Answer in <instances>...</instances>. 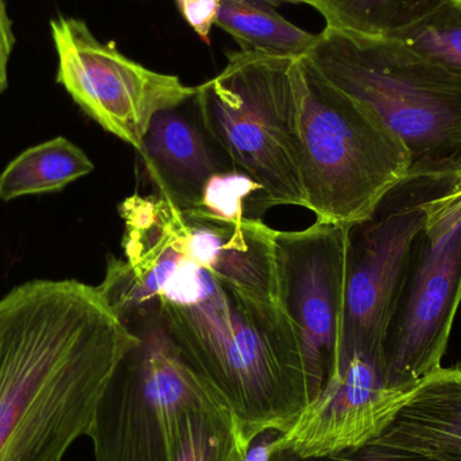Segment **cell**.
I'll return each instance as SVG.
<instances>
[{"label": "cell", "mask_w": 461, "mask_h": 461, "mask_svg": "<svg viewBox=\"0 0 461 461\" xmlns=\"http://www.w3.org/2000/svg\"><path fill=\"white\" fill-rule=\"evenodd\" d=\"M186 23L203 42L211 45V32L218 21L221 0H176Z\"/></svg>", "instance_id": "22"}, {"label": "cell", "mask_w": 461, "mask_h": 461, "mask_svg": "<svg viewBox=\"0 0 461 461\" xmlns=\"http://www.w3.org/2000/svg\"><path fill=\"white\" fill-rule=\"evenodd\" d=\"M441 0H309L325 27L363 35L394 34L427 15Z\"/></svg>", "instance_id": "17"}, {"label": "cell", "mask_w": 461, "mask_h": 461, "mask_svg": "<svg viewBox=\"0 0 461 461\" xmlns=\"http://www.w3.org/2000/svg\"><path fill=\"white\" fill-rule=\"evenodd\" d=\"M267 461H425L411 455L395 451L390 447L384 446L378 441H373L368 446L357 449V451L344 452L338 456L312 457L303 459L289 449H274Z\"/></svg>", "instance_id": "21"}, {"label": "cell", "mask_w": 461, "mask_h": 461, "mask_svg": "<svg viewBox=\"0 0 461 461\" xmlns=\"http://www.w3.org/2000/svg\"><path fill=\"white\" fill-rule=\"evenodd\" d=\"M425 202L394 204L389 196L373 218L349 229L346 321L336 370L354 354L384 370V340L414 240L427 223Z\"/></svg>", "instance_id": "10"}, {"label": "cell", "mask_w": 461, "mask_h": 461, "mask_svg": "<svg viewBox=\"0 0 461 461\" xmlns=\"http://www.w3.org/2000/svg\"><path fill=\"white\" fill-rule=\"evenodd\" d=\"M300 59L252 50L227 53V65L197 86L203 129L232 169L259 184L258 210L306 208L298 156Z\"/></svg>", "instance_id": "5"}, {"label": "cell", "mask_w": 461, "mask_h": 461, "mask_svg": "<svg viewBox=\"0 0 461 461\" xmlns=\"http://www.w3.org/2000/svg\"><path fill=\"white\" fill-rule=\"evenodd\" d=\"M447 197H448V196H447ZM456 199H461V197H456Z\"/></svg>", "instance_id": "27"}, {"label": "cell", "mask_w": 461, "mask_h": 461, "mask_svg": "<svg viewBox=\"0 0 461 461\" xmlns=\"http://www.w3.org/2000/svg\"><path fill=\"white\" fill-rule=\"evenodd\" d=\"M137 153L154 194L181 212L197 210L208 181L227 169L219 164L202 130L176 110L154 118Z\"/></svg>", "instance_id": "14"}, {"label": "cell", "mask_w": 461, "mask_h": 461, "mask_svg": "<svg viewBox=\"0 0 461 461\" xmlns=\"http://www.w3.org/2000/svg\"><path fill=\"white\" fill-rule=\"evenodd\" d=\"M425 207L384 347L387 386L402 392L441 367L461 303V199Z\"/></svg>", "instance_id": "7"}, {"label": "cell", "mask_w": 461, "mask_h": 461, "mask_svg": "<svg viewBox=\"0 0 461 461\" xmlns=\"http://www.w3.org/2000/svg\"><path fill=\"white\" fill-rule=\"evenodd\" d=\"M247 448L232 411L219 403L186 417L172 461H241Z\"/></svg>", "instance_id": "18"}, {"label": "cell", "mask_w": 461, "mask_h": 461, "mask_svg": "<svg viewBox=\"0 0 461 461\" xmlns=\"http://www.w3.org/2000/svg\"><path fill=\"white\" fill-rule=\"evenodd\" d=\"M260 2L267 3L270 5H285V3H290V5H308L309 0H260Z\"/></svg>", "instance_id": "26"}, {"label": "cell", "mask_w": 461, "mask_h": 461, "mask_svg": "<svg viewBox=\"0 0 461 461\" xmlns=\"http://www.w3.org/2000/svg\"><path fill=\"white\" fill-rule=\"evenodd\" d=\"M15 42L13 21L8 13V0H0V96L8 86V68Z\"/></svg>", "instance_id": "23"}, {"label": "cell", "mask_w": 461, "mask_h": 461, "mask_svg": "<svg viewBox=\"0 0 461 461\" xmlns=\"http://www.w3.org/2000/svg\"><path fill=\"white\" fill-rule=\"evenodd\" d=\"M276 232L259 219L224 221L180 211L176 247L189 262L240 292L279 301Z\"/></svg>", "instance_id": "12"}, {"label": "cell", "mask_w": 461, "mask_h": 461, "mask_svg": "<svg viewBox=\"0 0 461 461\" xmlns=\"http://www.w3.org/2000/svg\"><path fill=\"white\" fill-rule=\"evenodd\" d=\"M216 24L240 45V50L270 56L303 59L319 40V34L295 26L260 0H221Z\"/></svg>", "instance_id": "16"}, {"label": "cell", "mask_w": 461, "mask_h": 461, "mask_svg": "<svg viewBox=\"0 0 461 461\" xmlns=\"http://www.w3.org/2000/svg\"><path fill=\"white\" fill-rule=\"evenodd\" d=\"M86 151L57 137L22 151L0 173V200L53 194L94 172Z\"/></svg>", "instance_id": "15"}, {"label": "cell", "mask_w": 461, "mask_h": 461, "mask_svg": "<svg viewBox=\"0 0 461 461\" xmlns=\"http://www.w3.org/2000/svg\"><path fill=\"white\" fill-rule=\"evenodd\" d=\"M375 441L425 461H461V367H440L406 390Z\"/></svg>", "instance_id": "13"}, {"label": "cell", "mask_w": 461, "mask_h": 461, "mask_svg": "<svg viewBox=\"0 0 461 461\" xmlns=\"http://www.w3.org/2000/svg\"><path fill=\"white\" fill-rule=\"evenodd\" d=\"M156 311L189 368L229 406L247 446L286 433L311 403L300 332L281 301L251 297L183 258Z\"/></svg>", "instance_id": "2"}, {"label": "cell", "mask_w": 461, "mask_h": 461, "mask_svg": "<svg viewBox=\"0 0 461 461\" xmlns=\"http://www.w3.org/2000/svg\"><path fill=\"white\" fill-rule=\"evenodd\" d=\"M297 140L306 210L317 221L365 223L411 178L402 140L370 111L314 80L301 59Z\"/></svg>", "instance_id": "4"}, {"label": "cell", "mask_w": 461, "mask_h": 461, "mask_svg": "<svg viewBox=\"0 0 461 461\" xmlns=\"http://www.w3.org/2000/svg\"><path fill=\"white\" fill-rule=\"evenodd\" d=\"M349 229L316 221L305 230L276 232L279 301L300 332L311 401L340 359Z\"/></svg>", "instance_id": "9"}, {"label": "cell", "mask_w": 461, "mask_h": 461, "mask_svg": "<svg viewBox=\"0 0 461 461\" xmlns=\"http://www.w3.org/2000/svg\"><path fill=\"white\" fill-rule=\"evenodd\" d=\"M126 324L140 343L116 367L97 403L86 435L95 460L172 461L186 417L224 402L184 362L156 303Z\"/></svg>", "instance_id": "6"}, {"label": "cell", "mask_w": 461, "mask_h": 461, "mask_svg": "<svg viewBox=\"0 0 461 461\" xmlns=\"http://www.w3.org/2000/svg\"><path fill=\"white\" fill-rule=\"evenodd\" d=\"M387 37L461 76V0H441L427 15Z\"/></svg>", "instance_id": "19"}, {"label": "cell", "mask_w": 461, "mask_h": 461, "mask_svg": "<svg viewBox=\"0 0 461 461\" xmlns=\"http://www.w3.org/2000/svg\"><path fill=\"white\" fill-rule=\"evenodd\" d=\"M50 34L57 83L92 121L137 151L159 113L196 96L197 86L129 59L113 42H102L83 19H51Z\"/></svg>", "instance_id": "8"}, {"label": "cell", "mask_w": 461, "mask_h": 461, "mask_svg": "<svg viewBox=\"0 0 461 461\" xmlns=\"http://www.w3.org/2000/svg\"><path fill=\"white\" fill-rule=\"evenodd\" d=\"M314 80L375 115L411 156V181L447 183L461 165V76L400 40L325 27L301 59Z\"/></svg>", "instance_id": "3"}, {"label": "cell", "mask_w": 461, "mask_h": 461, "mask_svg": "<svg viewBox=\"0 0 461 461\" xmlns=\"http://www.w3.org/2000/svg\"><path fill=\"white\" fill-rule=\"evenodd\" d=\"M282 433L278 430L268 429L259 433L254 440L249 443L241 461H267L271 452H273L274 444L278 440Z\"/></svg>", "instance_id": "24"}, {"label": "cell", "mask_w": 461, "mask_h": 461, "mask_svg": "<svg viewBox=\"0 0 461 461\" xmlns=\"http://www.w3.org/2000/svg\"><path fill=\"white\" fill-rule=\"evenodd\" d=\"M137 333L97 286L32 279L0 298V461H62Z\"/></svg>", "instance_id": "1"}, {"label": "cell", "mask_w": 461, "mask_h": 461, "mask_svg": "<svg viewBox=\"0 0 461 461\" xmlns=\"http://www.w3.org/2000/svg\"><path fill=\"white\" fill-rule=\"evenodd\" d=\"M405 392L390 389L375 360L354 354L325 382L274 449L303 459L338 456L375 441L397 413Z\"/></svg>", "instance_id": "11"}, {"label": "cell", "mask_w": 461, "mask_h": 461, "mask_svg": "<svg viewBox=\"0 0 461 461\" xmlns=\"http://www.w3.org/2000/svg\"><path fill=\"white\" fill-rule=\"evenodd\" d=\"M447 184H448V186L443 192L444 196L461 197V165L457 167L454 176L447 181Z\"/></svg>", "instance_id": "25"}, {"label": "cell", "mask_w": 461, "mask_h": 461, "mask_svg": "<svg viewBox=\"0 0 461 461\" xmlns=\"http://www.w3.org/2000/svg\"><path fill=\"white\" fill-rule=\"evenodd\" d=\"M262 188L259 184L240 170L227 167L216 173L205 186L202 203L192 212L224 221H239L244 216L247 200L257 203Z\"/></svg>", "instance_id": "20"}]
</instances>
